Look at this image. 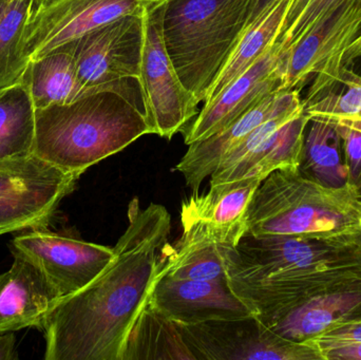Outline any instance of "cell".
I'll return each instance as SVG.
<instances>
[{
    "label": "cell",
    "instance_id": "f1b7e54d",
    "mask_svg": "<svg viewBox=\"0 0 361 360\" xmlns=\"http://www.w3.org/2000/svg\"><path fill=\"white\" fill-rule=\"evenodd\" d=\"M335 1L336 0H309L302 13L299 15L292 27L282 35L278 36L276 44L281 46L282 51H286L315 23L335 4Z\"/></svg>",
    "mask_w": 361,
    "mask_h": 360
},
{
    "label": "cell",
    "instance_id": "e0dca14e",
    "mask_svg": "<svg viewBox=\"0 0 361 360\" xmlns=\"http://www.w3.org/2000/svg\"><path fill=\"white\" fill-rule=\"evenodd\" d=\"M302 106L310 120L361 126V33L314 76Z\"/></svg>",
    "mask_w": 361,
    "mask_h": 360
},
{
    "label": "cell",
    "instance_id": "7c38bea8",
    "mask_svg": "<svg viewBox=\"0 0 361 360\" xmlns=\"http://www.w3.org/2000/svg\"><path fill=\"white\" fill-rule=\"evenodd\" d=\"M309 122L302 108L263 123L223 158L210 184L246 178L263 181L279 169L298 168Z\"/></svg>",
    "mask_w": 361,
    "mask_h": 360
},
{
    "label": "cell",
    "instance_id": "4316f807",
    "mask_svg": "<svg viewBox=\"0 0 361 360\" xmlns=\"http://www.w3.org/2000/svg\"><path fill=\"white\" fill-rule=\"evenodd\" d=\"M32 6L33 0H0V90L21 82L29 66L21 42Z\"/></svg>",
    "mask_w": 361,
    "mask_h": 360
},
{
    "label": "cell",
    "instance_id": "5bb4252c",
    "mask_svg": "<svg viewBox=\"0 0 361 360\" xmlns=\"http://www.w3.org/2000/svg\"><path fill=\"white\" fill-rule=\"evenodd\" d=\"M282 61L283 51L275 42L252 67L204 104L197 118L183 129L184 143L189 146L212 137L271 93L283 90Z\"/></svg>",
    "mask_w": 361,
    "mask_h": 360
},
{
    "label": "cell",
    "instance_id": "5b68a950",
    "mask_svg": "<svg viewBox=\"0 0 361 360\" xmlns=\"http://www.w3.org/2000/svg\"><path fill=\"white\" fill-rule=\"evenodd\" d=\"M361 232V200L352 186L330 188L298 168L274 171L261 182L248 209L252 236L330 237Z\"/></svg>",
    "mask_w": 361,
    "mask_h": 360
},
{
    "label": "cell",
    "instance_id": "4fadbf2b",
    "mask_svg": "<svg viewBox=\"0 0 361 360\" xmlns=\"http://www.w3.org/2000/svg\"><path fill=\"white\" fill-rule=\"evenodd\" d=\"M361 33V0H336L299 38L283 51V90L305 88L329 59Z\"/></svg>",
    "mask_w": 361,
    "mask_h": 360
},
{
    "label": "cell",
    "instance_id": "f546056e",
    "mask_svg": "<svg viewBox=\"0 0 361 360\" xmlns=\"http://www.w3.org/2000/svg\"><path fill=\"white\" fill-rule=\"evenodd\" d=\"M322 355L324 360H361V344L324 349Z\"/></svg>",
    "mask_w": 361,
    "mask_h": 360
},
{
    "label": "cell",
    "instance_id": "cb8c5ba5",
    "mask_svg": "<svg viewBox=\"0 0 361 360\" xmlns=\"http://www.w3.org/2000/svg\"><path fill=\"white\" fill-rule=\"evenodd\" d=\"M298 170L303 177L326 187L349 185L343 141L334 123L318 118L310 120Z\"/></svg>",
    "mask_w": 361,
    "mask_h": 360
},
{
    "label": "cell",
    "instance_id": "52a82bcc",
    "mask_svg": "<svg viewBox=\"0 0 361 360\" xmlns=\"http://www.w3.org/2000/svg\"><path fill=\"white\" fill-rule=\"evenodd\" d=\"M179 328L197 360H324L315 345L286 340L255 315Z\"/></svg>",
    "mask_w": 361,
    "mask_h": 360
},
{
    "label": "cell",
    "instance_id": "ba28073f",
    "mask_svg": "<svg viewBox=\"0 0 361 360\" xmlns=\"http://www.w3.org/2000/svg\"><path fill=\"white\" fill-rule=\"evenodd\" d=\"M144 38L145 10L121 17L63 46L71 51L78 78L91 92L141 77Z\"/></svg>",
    "mask_w": 361,
    "mask_h": 360
},
{
    "label": "cell",
    "instance_id": "2e32d148",
    "mask_svg": "<svg viewBox=\"0 0 361 360\" xmlns=\"http://www.w3.org/2000/svg\"><path fill=\"white\" fill-rule=\"evenodd\" d=\"M300 91L280 90L257 104L212 137L189 145L176 170L184 177L186 185L197 192L204 180L210 177L231 149L239 145L255 129L267 120L302 109Z\"/></svg>",
    "mask_w": 361,
    "mask_h": 360
},
{
    "label": "cell",
    "instance_id": "484cf974",
    "mask_svg": "<svg viewBox=\"0 0 361 360\" xmlns=\"http://www.w3.org/2000/svg\"><path fill=\"white\" fill-rule=\"evenodd\" d=\"M292 0H278L254 23L246 27L228 63L221 72L204 104L214 99L227 85L252 67L277 39Z\"/></svg>",
    "mask_w": 361,
    "mask_h": 360
},
{
    "label": "cell",
    "instance_id": "ffe728a7",
    "mask_svg": "<svg viewBox=\"0 0 361 360\" xmlns=\"http://www.w3.org/2000/svg\"><path fill=\"white\" fill-rule=\"evenodd\" d=\"M10 270L0 274V333L34 328L42 331L59 298L42 273L13 253Z\"/></svg>",
    "mask_w": 361,
    "mask_h": 360
},
{
    "label": "cell",
    "instance_id": "603a6c76",
    "mask_svg": "<svg viewBox=\"0 0 361 360\" xmlns=\"http://www.w3.org/2000/svg\"><path fill=\"white\" fill-rule=\"evenodd\" d=\"M197 360L179 325L161 314L148 300L127 335L121 360Z\"/></svg>",
    "mask_w": 361,
    "mask_h": 360
},
{
    "label": "cell",
    "instance_id": "83f0119b",
    "mask_svg": "<svg viewBox=\"0 0 361 360\" xmlns=\"http://www.w3.org/2000/svg\"><path fill=\"white\" fill-rule=\"evenodd\" d=\"M343 141L345 164L349 170V184L361 200V126L335 124Z\"/></svg>",
    "mask_w": 361,
    "mask_h": 360
},
{
    "label": "cell",
    "instance_id": "44dd1931",
    "mask_svg": "<svg viewBox=\"0 0 361 360\" xmlns=\"http://www.w3.org/2000/svg\"><path fill=\"white\" fill-rule=\"evenodd\" d=\"M176 244L163 247L164 274L171 278L197 281H227L223 247L199 226L182 225Z\"/></svg>",
    "mask_w": 361,
    "mask_h": 360
},
{
    "label": "cell",
    "instance_id": "d6986e66",
    "mask_svg": "<svg viewBox=\"0 0 361 360\" xmlns=\"http://www.w3.org/2000/svg\"><path fill=\"white\" fill-rule=\"evenodd\" d=\"M353 321H361V279L339 283L297 302L267 327L286 340L307 342Z\"/></svg>",
    "mask_w": 361,
    "mask_h": 360
},
{
    "label": "cell",
    "instance_id": "ac0fdd59",
    "mask_svg": "<svg viewBox=\"0 0 361 360\" xmlns=\"http://www.w3.org/2000/svg\"><path fill=\"white\" fill-rule=\"evenodd\" d=\"M262 180L246 178L210 184L206 194L184 201L182 225H197L222 247H235L247 232L248 209Z\"/></svg>",
    "mask_w": 361,
    "mask_h": 360
},
{
    "label": "cell",
    "instance_id": "277c9868",
    "mask_svg": "<svg viewBox=\"0 0 361 360\" xmlns=\"http://www.w3.org/2000/svg\"><path fill=\"white\" fill-rule=\"evenodd\" d=\"M167 53L185 88L207 99L247 27L252 0H159Z\"/></svg>",
    "mask_w": 361,
    "mask_h": 360
},
{
    "label": "cell",
    "instance_id": "6da1fadb",
    "mask_svg": "<svg viewBox=\"0 0 361 360\" xmlns=\"http://www.w3.org/2000/svg\"><path fill=\"white\" fill-rule=\"evenodd\" d=\"M128 226L107 268L86 287L61 298L44 328L46 360H121L127 335L164 270L163 247L171 218L139 199L128 206Z\"/></svg>",
    "mask_w": 361,
    "mask_h": 360
},
{
    "label": "cell",
    "instance_id": "4dcf8cb0",
    "mask_svg": "<svg viewBox=\"0 0 361 360\" xmlns=\"http://www.w3.org/2000/svg\"><path fill=\"white\" fill-rule=\"evenodd\" d=\"M16 336L13 332L0 333V360H17Z\"/></svg>",
    "mask_w": 361,
    "mask_h": 360
},
{
    "label": "cell",
    "instance_id": "d6a6232c",
    "mask_svg": "<svg viewBox=\"0 0 361 360\" xmlns=\"http://www.w3.org/2000/svg\"><path fill=\"white\" fill-rule=\"evenodd\" d=\"M277 1L278 0H252L247 27H250L252 23H254L261 15L264 14V13Z\"/></svg>",
    "mask_w": 361,
    "mask_h": 360
},
{
    "label": "cell",
    "instance_id": "d4e9b609",
    "mask_svg": "<svg viewBox=\"0 0 361 360\" xmlns=\"http://www.w3.org/2000/svg\"><path fill=\"white\" fill-rule=\"evenodd\" d=\"M35 107L21 80L0 90V162L33 156Z\"/></svg>",
    "mask_w": 361,
    "mask_h": 360
},
{
    "label": "cell",
    "instance_id": "3957f363",
    "mask_svg": "<svg viewBox=\"0 0 361 360\" xmlns=\"http://www.w3.org/2000/svg\"><path fill=\"white\" fill-rule=\"evenodd\" d=\"M227 271L288 281L298 299L361 279V232L330 237L252 236L224 247Z\"/></svg>",
    "mask_w": 361,
    "mask_h": 360
},
{
    "label": "cell",
    "instance_id": "836d02e7",
    "mask_svg": "<svg viewBox=\"0 0 361 360\" xmlns=\"http://www.w3.org/2000/svg\"><path fill=\"white\" fill-rule=\"evenodd\" d=\"M52 1V0H33V6L38 4H47V2Z\"/></svg>",
    "mask_w": 361,
    "mask_h": 360
},
{
    "label": "cell",
    "instance_id": "8992f818",
    "mask_svg": "<svg viewBox=\"0 0 361 360\" xmlns=\"http://www.w3.org/2000/svg\"><path fill=\"white\" fill-rule=\"evenodd\" d=\"M80 177L35 156L0 162V236L47 228Z\"/></svg>",
    "mask_w": 361,
    "mask_h": 360
},
{
    "label": "cell",
    "instance_id": "9c48e42d",
    "mask_svg": "<svg viewBox=\"0 0 361 360\" xmlns=\"http://www.w3.org/2000/svg\"><path fill=\"white\" fill-rule=\"evenodd\" d=\"M140 78L147 108L146 120L152 135L171 139L197 116L200 103L180 82L163 42L159 0H150L145 8Z\"/></svg>",
    "mask_w": 361,
    "mask_h": 360
},
{
    "label": "cell",
    "instance_id": "8fae6325",
    "mask_svg": "<svg viewBox=\"0 0 361 360\" xmlns=\"http://www.w3.org/2000/svg\"><path fill=\"white\" fill-rule=\"evenodd\" d=\"M150 0H52L32 6L23 52L36 61L121 17L143 12Z\"/></svg>",
    "mask_w": 361,
    "mask_h": 360
},
{
    "label": "cell",
    "instance_id": "7402d4cb",
    "mask_svg": "<svg viewBox=\"0 0 361 360\" xmlns=\"http://www.w3.org/2000/svg\"><path fill=\"white\" fill-rule=\"evenodd\" d=\"M21 80L29 88L35 109L72 103L88 93L78 78L73 55L66 46L30 61Z\"/></svg>",
    "mask_w": 361,
    "mask_h": 360
},
{
    "label": "cell",
    "instance_id": "9a60e30c",
    "mask_svg": "<svg viewBox=\"0 0 361 360\" xmlns=\"http://www.w3.org/2000/svg\"><path fill=\"white\" fill-rule=\"evenodd\" d=\"M149 304L180 325L255 315L252 309L231 290L228 280L176 279L165 275L164 270L152 287Z\"/></svg>",
    "mask_w": 361,
    "mask_h": 360
},
{
    "label": "cell",
    "instance_id": "1f68e13d",
    "mask_svg": "<svg viewBox=\"0 0 361 360\" xmlns=\"http://www.w3.org/2000/svg\"><path fill=\"white\" fill-rule=\"evenodd\" d=\"M309 0H292L290 2V8H288V13H286V18H284L283 25H282L281 30H280L279 35H282L284 32L288 31L293 23L297 20L299 15L302 13L303 8L307 6Z\"/></svg>",
    "mask_w": 361,
    "mask_h": 360
},
{
    "label": "cell",
    "instance_id": "7a4b0ae2",
    "mask_svg": "<svg viewBox=\"0 0 361 360\" xmlns=\"http://www.w3.org/2000/svg\"><path fill=\"white\" fill-rule=\"evenodd\" d=\"M146 112L141 80L35 109L33 154L66 173L82 175L143 135H152Z\"/></svg>",
    "mask_w": 361,
    "mask_h": 360
},
{
    "label": "cell",
    "instance_id": "30bf717a",
    "mask_svg": "<svg viewBox=\"0 0 361 360\" xmlns=\"http://www.w3.org/2000/svg\"><path fill=\"white\" fill-rule=\"evenodd\" d=\"M12 253L29 260L46 277L59 299L92 283L111 262V247L87 242L47 228L23 230L12 240Z\"/></svg>",
    "mask_w": 361,
    "mask_h": 360
}]
</instances>
